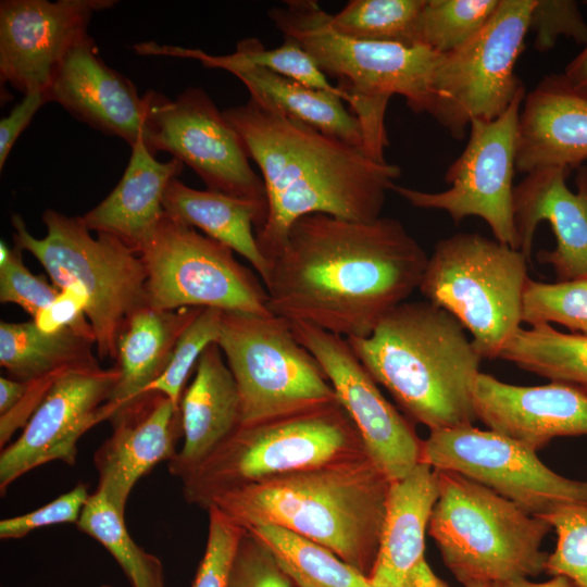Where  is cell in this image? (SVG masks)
I'll use <instances>...</instances> for the list:
<instances>
[{"mask_svg":"<svg viewBox=\"0 0 587 587\" xmlns=\"http://www.w3.org/2000/svg\"><path fill=\"white\" fill-rule=\"evenodd\" d=\"M428 257L402 223L309 214L270 260L272 314L346 339L369 337L419 287Z\"/></svg>","mask_w":587,"mask_h":587,"instance_id":"cell-1","label":"cell"},{"mask_svg":"<svg viewBox=\"0 0 587 587\" xmlns=\"http://www.w3.org/2000/svg\"><path fill=\"white\" fill-rule=\"evenodd\" d=\"M222 112L262 174L267 214L254 233L267 262L302 216L322 213L354 222L380 217L386 193L401 174L398 165L377 162L252 99Z\"/></svg>","mask_w":587,"mask_h":587,"instance_id":"cell-2","label":"cell"},{"mask_svg":"<svg viewBox=\"0 0 587 587\" xmlns=\"http://www.w3.org/2000/svg\"><path fill=\"white\" fill-rule=\"evenodd\" d=\"M391 482L366 455L220 492L215 507L245 530L272 525L334 552L370 577Z\"/></svg>","mask_w":587,"mask_h":587,"instance_id":"cell-3","label":"cell"},{"mask_svg":"<svg viewBox=\"0 0 587 587\" xmlns=\"http://www.w3.org/2000/svg\"><path fill=\"white\" fill-rule=\"evenodd\" d=\"M377 384L429 430L473 425L484 359L462 324L429 301H405L365 338L347 339Z\"/></svg>","mask_w":587,"mask_h":587,"instance_id":"cell-4","label":"cell"},{"mask_svg":"<svg viewBox=\"0 0 587 587\" xmlns=\"http://www.w3.org/2000/svg\"><path fill=\"white\" fill-rule=\"evenodd\" d=\"M268 17L284 38L299 43L319 68L337 80L363 136L364 152L386 162L389 145L385 113L394 95L405 98L409 108L429 114L434 73L442 54L425 46L363 41L337 33L330 14L314 0H286Z\"/></svg>","mask_w":587,"mask_h":587,"instance_id":"cell-5","label":"cell"},{"mask_svg":"<svg viewBox=\"0 0 587 587\" xmlns=\"http://www.w3.org/2000/svg\"><path fill=\"white\" fill-rule=\"evenodd\" d=\"M436 472L439 496L427 529L458 582L490 585L545 572L548 521L459 473Z\"/></svg>","mask_w":587,"mask_h":587,"instance_id":"cell-6","label":"cell"},{"mask_svg":"<svg viewBox=\"0 0 587 587\" xmlns=\"http://www.w3.org/2000/svg\"><path fill=\"white\" fill-rule=\"evenodd\" d=\"M369 455L339 401L240 425L183 483L189 504L208 508L228 489Z\"/></svg>","mask_w":587,"mask_h":587,"instance_id":"cell-7","label":"cell"},{"mask_svg":"<svg viewBox=\"0 0 587 587\" xmlns=\"http://www.w3.org/2000/svg\"><path fill=\"white\" fill-rule=\"evenodd\" d=\"M42 221L47 235L36 238L22 216L13 214L15 247L40 262L57 289L73 286L87 297L98 354L116 359L128 316L147 303V273L139 254L111 235L93 238L80 216L48 209Z\"/></svg>","mask_w":587,"mask_h":587,"instance_id":"cell-8","label":"cell"},{"mask_svg":"<svg viewBox=\"0 0 587 587\" xmlns=\"http://www.w3.org/2000/svg\"><path fill=\"white\" fill-rule=\"evenodd\" d=\"M527 262L496 239L460 233L436 243L419 289L470 332L483 358L495 359L523 323Z\"/></svg>","mask_w":587,"mask_h":587,"instance_id":"cell-9","label":"cell"},{"mask_svg":"<svg viewBox=\"0 0 587 587\" xmlns=\"http://www.w3.org/2000/svg\"><path fill=\"white\" fill-rule=\"evenodd\" d=\"M216 344L238 388L240 425L338 401L319 362L297 340L286 319L223 311Z\"/></svg>","mask_w":587,"mask_h":587,"instance_id":"cell-10","label":"cell"},{"mask_svg":"<svg viewBox=\"0 0 587 587\" xmlns=\"http://www.w3.org/2000/svg\"><path fill=\"white\" fill-rule=\"evenodd\" d=\"M233 252L164 213L137 251L147 273V304L272 314L266 288Z\"/></svg>","mask_w":587,"mask_h":587,"instance_id":"cell-11","label":"cell"},{"mask_svg":"<svg viewBox=\"0 0 587 587\" xmlns=\"http://www.w3.org/2000/svg\"><path fill=\"white\" fill-rule=\"evenodd\" d=\"M535 0H500L485 27L459 49L442 54L433 79L429 114L462 139L472 120L503 114L525 89L514 72Z\"/></svg>","mask_w":587,"mask_h":587,"instance_id":"cell-12","label":"cell"},{"mask_svg":"<svg viewBox=\"0 0 587 587\" xmlns=\"http://www.w3.org/2000/svg\"><path fill=\"white\" fill-rule=\"evenodd\" d=\"M524 98L525 89L499 117L471 121L469 141L446 172L448 189L427 192L394 184L391 190L413 207L447 212L455 224L478 216L489 225L497 241L519 250L513 177Z\"/></svg>","mask_w":587,"mask_h":587,"instance_id":"cell-13","label":"cell"},{"mask_svg":"<svg viewBox=\"0 0 587 587\" xmlns=\"http://www.w3.org/2000/svg\"><path fill=\"white\" fill-rule=\"evenodd\" d=\"M421 463L469 477L533 515L587 503V480L564 477L546 466L533 449L473 425L429 430Z\"/></svg>","mask_w":587,"mask_h":587,"instance_id":"cell-14","label":"cell"},{"mask_svg":"<svg viewBox=\"0 0 587 587\" xmlns=\"http://www.w3.org/2000/svg\"><path fill=\"white\" fill-rule=\"evenodd\" d=\"M145 145L170 152L190 166L209 190L255 202L267 213L264 182L252 170L236 130L201 88H187L175 100L145 95Z\"/></svg>","mask_w":587,"mask_h":587,"instance_id":"cell-15","label":"cell"},{"mask_svg":"<svg viewBox=\"0 0 587 587\" xmlns=\"http://www.w3.org/2000/svg\"><path fill=\"white\" fill-rule=\"evenodd\" d=\"M290 327L319 362L372 461L391 483L405 477L421 463L423 440L383 396L348 340L304 322H290Z\"/></svg>","mask_w":587,"mask_h":587,"instance_id":"cell-16","label":"cell"},{"mask_svg":"<svg viewBox=\"0 0 587 587\" xmlns=\"http://www.w3.org/2000/svg\"><path fill=\"white\" fill-rule=\"evenodd\" d=\"M117 367L71 370L59 376L16 440L1 449L0 492L25 473L52 461L74 465L80 437L118 409L111 401Z\"/></svg>","mask_w":587,"mask_h":587,"instance_id":"cell-17","label":"cell"},{"mask_svg":"<svg viewBox=\"0 0 587 587\" xmlns=\"http://www.w3.org/2000/svg\"><path fill=\"white\" fill-rule=\"evenodd\" d=\"M113 0H2L0 80L23 95L48 91L71 47L87 34L93 12Z\"/></svg>","mask_w":587,"mask_h":587,"instance_id":"cell-18","label":"cell"},{"mask_svg":"<svg viewBox=\"0 0 587 587\" xmlns=\"http://www.w3.org/2000/svg\"><path fill=\"white\" fill-rule=\"evenodd\" d=\"M112 435L93 455L98 487L125 515L136 483L158 463L177 454L183 437L179 405L158 391H147L120 407L110 419Z\"/></svg>","mask_w":587,"mask_h":587,"instance_id":"cell-19","label":"cell"},{"mask_svg":"<svg viewBox=\"0 0 587 587\" xmlns=\"http://www.w3.org/2000/svg\"><path fill=\"white\" fill-rule=\"evenodd\" d=\"M570 172L559 166L534 170L513 191L519 250L529 261L536 228L549 222L557 243L537 259L553 267L557 282L587 275V166L578 167L576 192L566 185Z\"/></svg>","mask_w":587,"mask_h":587,"instance_id":"cell-20","label":"cell"},{"mask_svg":"<svg viewBox=\"0 0 587 587\" xmlns=\"http://www.w3.org/2000/svg\"><path fill=\"white\" fill-rule=\"evenodd\" d=\"M473 402L490 430L536 452L555 437L587 435V390L574 385L517 386L480 372Z\"/></svg>","mask_w":587,"mask_h":587,"instance_id":"cell-21","label":"cell"},{"mask_svg":"<svg viewBox=\"0 0 587 587\" xmlns=\"http://www.w3.org/2000/svg\"><path fill=\"white\" fill-rule=\"evenodd\" d=\"M47 93L49 102L59 103L75 118L124 139L130 147L145 140V98L128 78L102 61L88 34L66 52Z\"/></svg>","mask_w":587,"mask_h":587,"instance_id":"cell-22","label":"cell"},{"mask_svg":"<svg viewBox=\"0 0 587 587\" xmlns=\"http://www.w3.org/2000/svg\"><path fill=\"white\" fill-rule=\"evenodd\" d=\"M587 161V93L562 74L545 76L522 103L517 124L516 171L578 168Z\"/></svg>","mask_w":587,"mask_h":587,"instance_id":"cell-23","label":"cell"},{"mask_svg":"<svg viewBox=\"0 0 587 587\" xmlns=\"http://www.w3.org/2000/svg\"><path fill=\"white\" fill-rule=\"evenodd\" d=\"M179 409L184 441L167 467L183 482L240 426L238 388L217 344L200 355Z\"/></svg>","mask_w":587,"mask_h":587,"instance_id":"cell-24","label":"cell"},{"mask_svg":"<svg viewBox=\"0 0 587 587\" xmlns=\"http://www.w3.org/2000/svg\"><path fill=\"white\" fill-rule=\"evenodd\" d=\"M173 158L159 162L139 139L115 188L82 221L89 230L111 235L137 253L164 215L163 197L170 182L183 172Z\"/></svg>","mask_w":587,"mask_h":587,"instance_id":"cell-25","label":"cell"},{"mask_svg":"<svg viewBox=\"0 0 587 587\" xmlns=\"http://www.w3.org/2000/svg\"><path fill=\"white\" fill-rule=\"evenodd\" d=\"M439 496L435 469L419 463L390 485L373 586L401 587L425 559V532Z\"/></svg>","mask_w":587,"mask_h":587,"instance_id":"cell-26","label":"cell"},{"mask_svg":"<svg viewBox=\"0 0 587 587\" xmlns=\"http://www.w3.org/2000/svg\"><path fill=\"white\" fill-rule=\"evenodd\" d=\"M163 209L168 216L201 229L243 257L266 282L270 265L254 230L263 225L267 213L259 204L209 189H193L175 177L164 193Z\"/></svg>","mask_w":587,"mask_h":587,"instance_id":"cell-27","label":"cell"},{"mask_svg":"<svg viewBox=\"0 0 587 587\" xmlns=\"http://www.w3.org/2000/svg\"><path fill=\"white\" fill-rule=\"evenodd\" d=\"M202 309L160 310L146 303L128 316L117 342L120 378L111 401L126 404L164 373L179 336Z\"/></svg>","mask_w":587,"mask_h":587,"instance_id":"cell-28","label":"cell"},{"mask_svg":"<svg viewBox=\"0 0 587 587\" xmlns=\"http://www.w3.org/2000/svg\"><path fill=\"white\" fill-rule=\"evenodd\" d=\"M229 73L259 104L364 151L360 124L339 96L257 66L235 67Z\"/></svg>","mask_w":587,"mask_h":587,"instance_id":"cell-29","label":"cell"},{"mask_svg":"<svg viewBox=\"0 0 587 587\" xmlns=\"http://www.w3.org/2000/svg\"><path fill=\"white\" fill-rule=\"evenodd\" d=\"M93 345L95 340L70 327L48 334L33 321L0 323V365L22 382L100 366L92 354Z\"/></svg>","mask_w":587,"mask_h":587,"instance_id":"cell-30","label":"cell"},{"mask_svg":"<svg viewBox=\"0 0 587 587\" xmlns=\"http://www.w3.org/2000/svg\"><path fill=\"white\" fill-rule=\"evenodd\" d=\"M498 358L551 382L587 390V335L562 333L550 324L521 327Z\"/></svg>","mask_w":587,"mask_h":587,"instance_id":"cell-31","label":"cell"},{"mask_svg":"<svg viewBox=\"0 0 587 587\" xmlns=\"http://www.w3.org/2000/svg\"><path fill=\"white\" fill-rule=\"evenodd\" d=\"M283 45L267 49L258 38H245L237 42L235 52L212 55L199 49L142 45V53L171 54L196 59L205 67L229 72L240 66H257L296 80L311 88L325 90L346 100V96L332 85L310 54L296 41L284 38Z\"/></svg>","mask_w":587,"mask_h":587,"instance_id":"cell-32","label":"cell"},{"mask_svg":"<svg viewBox=\"0 0 587 587\" xmlns=\"http://www.w3.org/2000/svg\"><path fill=\"white\" fill-rule=\"evenodd\" d=\"M246 532L273 552L296 587H373L334 552L292 532L272 525Z\"/></svg>","mask_w":587,"mask_h":587,"instance_id":"cell-33","label":"cell"},{"mask_svg":"<svg viewBox=\"0 0 587 587\" xmlns=\"http://www.w3.org/2000/svg\"><path fill=\"white\" fill-rule=\"evenodd\" d=\"M124 516L102 491L96 489L76 526L111 553L132 587H165L161 560L133 540Z\"/></svg>","mask_w":587,"mask_h":587,"instance_id":"cell-34","label":"cell"},{"mask_svg":"<svg viewBox=\"0 0 587 587\" xmlns=\"http://www.w3.org/2000/svg\"><path fill=\"white\" fill-rule=\"evenodd\" d=\"M426 0H351L330 14L339 34L363 41L420 46L419 25Z\"/></svg>","mask_w":587,"mask_h":587,"instance_id":"cell-35","label":"cell"},{"mask_svg":"<svg viewBox=\"0 0 587 587\" xmlns=\"http://www.w3.org/2000/svg\"><path fill=\"white\" fill-rule=\"evenodd\" d=\"M500 0H426L420 45L447 54L464 46L488 23Z\"/></svg>","mask_w":587,"mask_h":587,"instance_id":"cell-36","label":"cell"},{"mask_svg":"<svg viewBox=\"0 0 587 587\" xmlns=\"http://www.w3.org/2000/svg\"><path fill=\"white\" fill-rule=\"evenodd\" d=\"M522 322L530 326L558 323L572 333L587 335V275L555 283L528 278Z\"/></svg>","mask_w":587,"mask_h":587,"instance_id":"cell-37","label":"cell"},{"mask_svg":"<svg viewBox=\"0 0 587 587\" xmlns=\"http://www.w3.org/2000/svg\"><path fill=\"white\" fill-rule=\"evenodd\" d=\"M540 516L557 535L545 573L562 575L577 587H587V503L564 505Z\"/></svg>","mask_w":587,"mask_h":587,"instance_id":"cell-38","label":"cell"},{"mask_svg":"<svg viewBox=\"0 0 587 587\" xmlns=\"http://www.w3.org/2000/svg\"><path fill=\"white\" fill-rule=\"evenodd\" d=\"M222 312L204 308L179 336L171 361L164 373L154 380L147 391H158L179 405L185 382L205 348L217 341Z\"/></svg>","mask_w":587,"mask_h":587,"instance_id":"cell-39","label":"cell"},{"mask_svg":"<svg viewBox=\"0 0 587 587\" xmlns=\"http://www.w3.org/2000/svg\"><path fill=\"white\" fill-rule=\"evenodd\" d=\"M21 249L0 242V301L20 305L33 319L59 294V289L24 264Z\"/></svg>","mask_w":587,"mask_h":587,"instance_id":"cell-40","label":"cell"},{"mask_svg":"<svg viewBox=\"0 0 587 587\" xmlns=\"http://www.w3.org/2000/svg\"><path fill=\"white\" fill-rule=\"evenodd\" d=\"M207 511V545L192 587H227L232 562L245 529L215 507Z\"/></svg>","mask_w":587,"mask_h":587,"instance_id":"cell-41","label":"cell"},{"mask_svg":"<svg viewBox=\"0 0 587 587\" xmlns=\"http://www.w3.org/2000/svg\"><path fill=\"white\" fill-rule=\"evenodd\" d=\"M227 587H294L273 552L245 530L228 574Z\"/></svg>","mask_w":587,"mask_h":587,"instance_id":"cell-42","label":"cell"},{"mask_svg":"<svg viewBox=\"0 0 587 587\" xmlns=\"http://www.w3.org/2000/svg\"><path fill=\"white\" fill-rule=\"evenodd\" d=\"M538 51L554 47L560 36L587 45V23L573 0H535L529 20Z\"/></svg>","mask_w":587,"mask_h":587,"instance_id":"cell-43","label":"cell"},{"mask_svg":"<svg viewBox=\"0 0 587 587\" xmlns=\"http://www.w3.org/2000/svg\"><path fill=\"white\" fill-rule=\"evenodd\" d=\"M87 486L78 484L39 509L0 521L1 539H18L30 532L55 524L77 523L89 499Z\"/></svg>","mask_w":587,"mask_h":587,"instance_id":"cell-44","label":"cell"},{"mask_svg":"<svg viewBox=\"0 0 587 587\" xmlns=\"http://www.w3.org/2000/svg\"><path fill=\"white\" fill-rule=\"evenodd\" d=\"M87 305V297L78 288L65 287L32 321L45 333L53 334L70 327L96 342L92 326L86 315Z\"/></svg>","mask_w":587,"mask_h":587,"instance_id":"cell-45","label":"cell"},{"mask_svg":"<svg viewBox=\"0 0 587 587\" xmlns=\"http://www.w3.org/2000/svg\"><path fill=\"white\" fill-rule=\"evenodd\" d=\"M49 102L47 91H35L24 95L10 114L0 121V170L22 132L28 126L35 113Z\"/></svg>","mask_w":587,"mask_h":587,"instance_id":"cell-46","label":"cell"},{"mask_svg":"<svg viewBox=\"0 0 587 587\" xmlns=\"http://www.w3.org/2000/svg\"><path fill=\"white\" fill-rule=\"evenodd\" d=\"M28 382L0 377V415L7 414L22 400L28 389Z\"/></svg>","mask_w":587,"mask_h":587,"instance_id":"cell-47","label":"cell"},{"mask_svg":"<svg viewBox=\"0 0 587 587\" xmlns=\"http://www.w3.org/2000/svg\"><path fill=\"white\" fill-rule=\"evenodd\" d=\"M584 3L587 5V1H584ZM562 76L573 89L587 93V45L566 65Z\"/></svg>","mask_w":587,"mask_h":587,"instance_id":"cell-48","label":"cell"},{"mask_svg":"<svg viewBox=\"0 0 587 587\" xmlns=\"http://www.w3.org/2000/svg\"><path fill=\"white\" fill-rule=\"evenodd\" d=\"M489 587H577L572 580L562 575L552 576L542 583H534L527 578H516L505 582L492 583Z\"/></svg>","mask_w":587,"mask_h":587,"instance_id":"cell-49","label":"cell"},{"mask_svg":"<svg viewBox=\"0 0 587 587\" xmlns=\"http://www.w3.org/2000/svg\"><path fill=\"white\" fill-rule=\"evenodd\" d=\"M467 587H489V585H472V586H467Z\"/></svg>","mask_w":587,"mask_h":587,"instance_id":"cell-50","label":"cell"},{"mask_svg":"<svg viewBox=\"0 0 587 587\" xmlns=\"http://www.w3.org/2000/svg\"><path fill=\"white\" fill-rule=\"evenodd\" d=\"M100 587H113V586L108 585V584H103V585H101Z\"/></svg>","mask_w":587,"mask_h":587,"instance_id":"cell-51","label":"cell"},{"mask_svg":"<svg viewBox=\"0 0 587 587\" xmlns=\"http://www.w3.org/2000/svg\"><path fill=\"white\" fill-rule=\"evenodd\" d=\"M373 586V585H372ZM373 587H383V586H373Z\"/></svg>","mask_w":587,"mask_h":587,"instance_id":"cell-52","label":"cell"}]
</instances>
